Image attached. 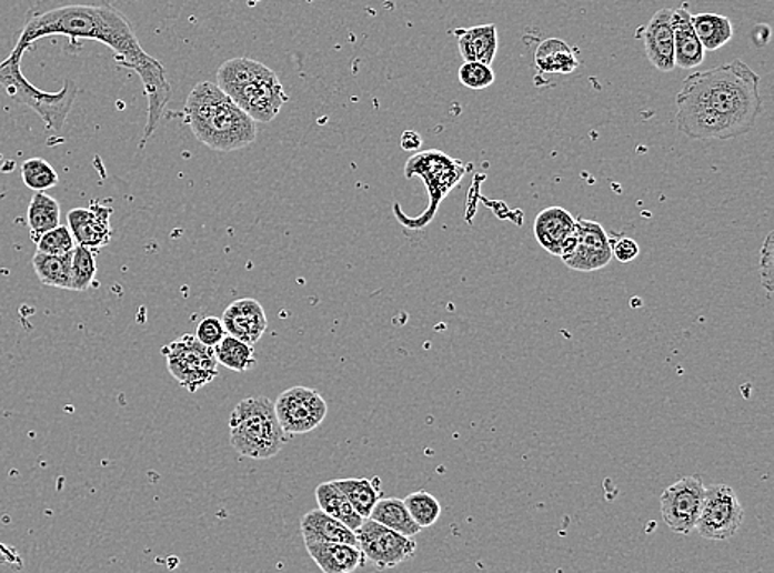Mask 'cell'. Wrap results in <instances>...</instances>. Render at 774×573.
I'll return each instance as SVG.
<instances>
[{
	"label": "cell",
	"mask_w": 774,
	"mask_h": 573,
	"mask_svg": "<svg viewBox=\"0 0 774 573\" xmlns=\"http://www.w3.org/2000/svg\"><path fill=\"white\" fill-rule=\"evenodd\" d=\"M52 36L68 37L70 46H77L80 40L103 43L117 53L122 68L139 74L148 98V124L142 138L145 144L168 110L172 88L164 64L142 49L128 17L110 0H37L27 12L9 57L22 60L37 40Z\"/></svg>",
	"instance_id": "cell-1"
},
{
	"label": "cell",
	"mask_w": 774,
	"mask_h": 573,
	"mask_svg": "<svg viewBox=\"0 0 774 573\" xmlns=\"http://www.w3.org/2000/svg\"><path fill=\"white\" fill-rule=\"evenodd\" d=\"M760 83L742 60L688 74L675 98L678 131L701 141L748 134L762 114Z\"/></svg>",
	"instance_id": "cell-2"
},
{
	"label": "cell",
	"mask_w": 774,
	"mask_h": 573,
	"mask_svg": "<svg viewBox=\"0 0 774 573\" xmlns=\"http://www.w3.org/2000/svg\"><path fill=\"white\" fill-rule=\"evenodd\" d=\"M183 114L197 141L213 151H240L257 141V121L210 81H200L193 87Z\"/></svg>",
	"instance_id": "cell-3"
},
{
	"label": "cell",
	"mask_w": 774,
	"mask_h": 573,
	"mask_svg": "<svg viewBox=\"0 0 774 573\" xmlns=\"http://www.w3.org/2000/svg\"><path fill=\"white\" fill-rule=\"evenodd\" d=\"M217 87L257 123H271L288 101L280 77L258 60H227L217 71Z\"/></svg>",
	"instance_id": "cell-4"
},
{
	"label": "cell",
	"mask_w": 774,
	"mask_h": 573,
	"mask_svg": "<svg viewBox=\"0 0 774 573\" xmlns=\"http://www.w3.org/2000/svg\"><path fill=\"white\" fill-rule=\"evenodd\" d=\"M229 425L230 443L241 456L270 460L287 445V432L280 425L274 403L268 396L241 400L230 416Z\"/></svg>",
	"instance_id": "cell-5"
},
{
	"label": "cell",
	"mask_w": 774,
	"mask_h": 573,
	"mask_svg": "<svg viewBox=\"0 0 774 573\" xmlns=\"http://www.w3.org/2000/svg\"><path fill=\"white\" fill-rule=\"evenodd\" d=\"M470 171L463 161L451 158L438 149L421 151L413 154L405 164V178H418L423 181L428 192V207L418 217H406L399 203L393 205L396 220L409 230H423L428 223L433 222L441 202L450 195V192L463 181Z\"/></svg>",
	"instance_id": "cell-6"
},
{
	"label": "cell",
	"mask_w": 774,
	"mask_h": 573,
	"mask_svg": "<svg viewBox=\"0 0 774 573\" xmlns=\"http://www.w3.org/2000/svg\"><path fill=\"white\" fill-rule=\"evenodd\" d=\"M0 84L13 101L36 111L47 129L56 132L61 131L67 123L78 93V87L71 80L64 81V87L57 93L39 90L22 73V60L12 57H7L0 63Z\"/></svg>",
	"instance_id": "cell-7"
},
{
	"label": "cell",
	"mask_w": 774,
	"mask_h": 573,
	"mask_svg": "<svg viewBox=\"0 0 774 573\" xmlns=\"http://www.w3.org/2000/svg\"><path fill=\"white\" fill-rule=\"evenodd\" d=\"M161 352L172 378L189 392L203 389L219 375L215 352L203 345L195 334H183L178 341L164 345Z\"/></svg>",
	"instance_id": "cell-8"
},
{
	"label": "cell",
	"mask_w": 774,
	"mask_h": 573,
	"mask_svg": "<svg viewBox=\"0 0 774 573\" xmlns=\"http://www.w3.org/2000/svg\"><path fill=\"white\" fill-rule=\"evenodd\" d=\"M743 524V506L735 490L728 484H712L705 487L704 503L698 514V534L708 541H726L740 531Z\"/></svg>",
	"instance_id": "cell-9"
},
{
	"label": "cell",
	"mask_w": 774,
	"mask_h": 573,
	"mask_svg": "<svg viewBox=\"0 0 774 573\" xmlns=\"http://www.w3.org/2000/svg\"><path fill=\"white\" fill-rule=\"evenodd\" d=\"M358 547L380 571L396 567L415 555L416 542L373 519H363L355 531Z\"/></svg>",
	"instance_id": "cell-10"
},
{
	"label": "cell",
	"mask_w": 774,
	"mask_h": 573,
	"mask_svg": "<svg viewBox=\"0 0 774 573\" xmlns=\"http://www.w3.org/2000/svg\"><path fill=\"white\" fill-rule=\"evenodd\" d=\"M274 412L287 435H305L324 422L328 403L314 389L291 386L278 396Z\"/></svg>",
	"instance_id": "cell-11"
},
{
	"label": "cell",
	"mask_w": 774,
	"mask_h": 573,
	"mask_svg": "<svg viewBox=\"0 0 774 573\" xmlns=\"http://www.w3.org/2000/svg\"><path fill=\"white\" fill-rule=\"evenodd\" d=\"M705 484L702 476H685L661 494V514L665 525L677 534H691L697 524Z\"/></svg>",
	"instance_id": "cell-12"
},
{
	"label": "cell",
	"mask_w": 774,
	"mask_h": 573,
	"mask_svg": "<svg viewBox=\"0 0 774 573\" xmlns=\"http://www.w3.org/2000/svg\"><path fill=\"white\" fill-rule=\"evenodd\" d=\"M563 263L576 271H596L613 260L611 240L603 225L595 220L576 219V239L569 252L563 253Z\"/></svg>",
	"instance_id": "cell-13"
},
{
	"label": "cell",
	"mask_w": 774,
	"mask_h": 573,
	"mask_svg": "<svg viewBox=\"0 0 774 573\" xmlns=\"http://www.w3.org/2000/svg\"><path fill=\"white\" fill-rule=\"evenodd\" d=\"M111 215L113 209L100 202H91L87 209L71 210L67 217L68 229L77 245L87 247L93 252L110 245L113 237Z\"/></svg>",
	"instance_id": "cell-14"
},
{
	"label": "cell",
	"mask_w": 774,
	"mask_h": 573,
	"mask_svg": "<svg viewBox=\"0 0 774 573\" xmlns=\"http://www.w3.org/2000/svg\"><path fill=\"white\" fill-rule=\"evenodd\" d=\"M637 39L643 40L644 50L651 64L659 71L674 70V30H672V9L657 10L650 23L640 27Z\"/></svg>",
	"instance_id": "cell-15"
},
{
	"label": "cell",
	"mask_w": 774,
	"mask_h": 573,
	"mask_svg": "<svg viewBox=\"0 0 774 573\" xmlns=\"http://www.w3.org/2000/svg\"><path fill=\"white\" fill-rule=\"evenodd\" d=\"M227 334L254 345L268 329V316L260 301L253 298H241L229 304L222 316Z\"/></svg>",
	"instance_id": "cell-16"
},
{
	"label": "cell",
	"mask_w": 774,
	"mask_h": 573,
	"mask_svg": "<svg viewBox=\"0 0 774 573\" xmlns=\"http://www.w3.org/2000/svg\"><path fill=\"white\" fill-rule=\"evenodd\" d=\"M534 235L550 255H562L563 249L575 239L576 219L562 207H549L536 215Z\"/></svg>",
	"instance_id": "cell-17"
},
{
	"label": "cell",
	"mask_w": 774,
	"mask_h": 573,
	"mask_svg": "<svg viewBox=\"0 0 774 573\" xmlns=\"http://www.w3.org/2000/svg\"><path fill=\"white\" fill-rule=\"evenodd\" d=\"M305 551L324 573H351L362 567L365 555L344 542L304 541Z\"/></svg>",
	"instance_id": "cell-18"
},
{
	"label": "cell",
	"mask_w": 774,
	"mask_h": 573,
	"mask_svg": "<svg viewBox=\"0 0 774 573\" xmlns=\"http://www.w3.org/2000/svg\"><path fill=\"white\" fill-rule=\"evenodd\" d=\"M692 13L687 6L672 10L674 30V63L682 70H692L704 62L705 50L692 27Z\"/></svg>",
	"instance_id": "cell-19"
},
{
	"label": "cell",
	"mask_w": 774,
	"mask_h": 573,
	"mask_svg": "<svg viewBox=\"0 0 774 573\" xmlns=\"http://www.w3.org/2000/svg\"><path fill=\"white\" fill-rule=\"evenodd\" d=\"M456 39L464 62H494L499 49L497 27L494 23L456 30Z\"/></svg>",
	"instance_id": "cell-20"
},
{
	"label": "cell",
	"mask_w": 774,
	"mask_h": 573,
	"mask_svg": "<svg viewBox=\"0 0 774 573\" xmlns=\"http://www.w3.org/2000/svg\"><path fill=\"white\" fill-rule=\"evenodd\" d=\"M301 532L304 541L344 542L358 545V535L344 522L332 517L322 510L309 511L302 515Z\"/></svg>",
	"instance_id": "cell-21"
},
{
	"label": "cell",
	"mask_w": 774,
	"mask_h": 573,
	"mask_svg": "<svg viewBox=\"0 0 774 573\" xmlns=\"http://www.w3.org/2000/svg\"><path fill=\"white\" fill-rule=\"evenodd\" d=\"M535 67L542 73L570 74L579 68V59L569 43L560 39H549L536 47Z\"/></svg>",
	"instance_id": "cell-22"
},
{
	"label": "cell",
	"mask_w": 774,
	"mask_h": 573,
	"mask_svg": "<svg viewBox=\"0 0 774 573\" xmlns=\"http://www.w3.org/2000/svg\"><path fill=\"white\" fill-rule=\"evenodd\" d=\"M369 517L406 537H415L421 532L420 525L413 521L412 514L406 510L405 501L399 497H380Z\"/></svg>",
	"instance_id": "cell-23"
},
{
	"label": "cell",
	"mask_w": 774,
	"mask_h": 573,
	"mask_svg": "<svg viewBox=\"0 0 774 573\" xmlns=\"http://www.w3.org/2000/svg\"><path fill=\"white\" fill-rule=\"evenodd\" d=\"M315 501H318L319 510L328 512L332 517L344 522L352 531H358L360 525H362V515L355 511L351 501L344 496V493L332 481L319 484L318 490H315Z\"/></svg>",
	"instance_id": "cell-24"
},
{
	"label": "cell",
	"mask_w": 774,
	"mask_h": 573,
	"mask_svg": "<svg viewBox=\"0 0 774 573\" xmlns=\"http://www.w3.org/2000/svg\"><path fill=\"white\" fill-rule=\"evenodd\" d=\"M691 20L702 47L708 52L722 49L732 40L733 26L728 17L718 16V13H697L692 16Z\"/></svg>",
	"instance_id": "cell-25"
},
{
	"label": "cell",
	"mask_w": 774,
	"mask_h": 573,
	"mask_svg": "<svg viewBox=\"0 0 774 573\" xmlns=\"http://www.w3.org/2000/svg\"><path fill=\"white\" fill-rule=\"evenodd\" d=\"M27 223H29L33 242H37L43 233L50 232V230L59 227V200L53 199L49 193L36 192V195L30 200L29 210H27Z\"/></svg>",
	"instance_id": "cell-26"
},
{
	"label": "cell",
	"mask_w": 774,
	"mask_h": 573,
	"mask_svg": "<svg viewBox=\"0 0 774 573\" xmlns=\"http://www.w3.org/2000/svg\"><path fill=\"white\" fill-rule=\"evenodd\" d=\"M71 260H73V252L64 253V255L37 252L32 258V264L37 277L46 286L70 290Z\"/></svg>",
	"instance_id": "cell-27"
},
{
	"label": "cell",
	"mask_w": 774,
	"mask_h": 573,
	"mask_svg": "<svg viewBox=\"0 0 774 573\" xmlns=\"http://www.w3.org/2000/svg\"><path fill=\"white\" fill-rule=\"evenodd\" d=\"M332 483L344 493V496L351 501L352 506L355 507V511H358L363 519L369 517L376 501L382 497L379 478H375V480H369V478H349V480H332Z\"/></svg>",
	"instance_id": "cell-28"
},
{
	"label": "cell",
	"mask_w": 774,
	"mask_h": 573,
	"mask_svg": "<svg viewBox=\"0 0 774 573\" xmlns=\"http://www.w3.org/2000/svg\"><path fill=\"white\" fill-rule=\"evenodd\" d=\"M217 362L223 368L230 369L233 372H248L257 365V355H254L253 345L227 334L220 341L219 345L213 348Z\"/></svg>",
	"instance_id": "cell-29"
},
{
	"label": "cell",
	"mask_w": 774,
	"mask_h": 573,
	"mask_svg": "<svg viewBox=\"0 0 774 573\" xmlns=\"http://www.w3.org/2000/svg\"><path fill=\"white\" fill-rule=\"evenodd\" d=\"M23 184L36 192H46L59 185V174L52 164L42 158L27 159L20 168Z\"/></svg>",
	"instance_id": "cell-30"
},
{
	"label": "cell",
	"mask_w": 774,
	"mask_h": 573,
	"mask_svg": "<svg viewBox=\"0 0 774 573\" xmlns=\"http://www.w3.org/2000/svg\"><path fill=\"white\" fill-rule=\"evenodd\" d=\"M97 261L93 250L77 245L71 260V291H87L97 278Z\"/></svg>",
	"instance_id": "cell-31"
},
{
	"label": "cell",
	"mask_w": 774,
	"mask_h": 573,
	"mask_svg": "<svg viewBox=\"0 0 774 573\" xmlns=\"http://www.w3.org/2000/svg\"><path fill=\"white\" fill-rule=\"evenodd\" d=\"M403 501H405L406 510L412 514L413 521L421 529L431 527L440 519V501L433 494L428 493V491H416V493L409 494Z\"/></svg>",
	"instance_id": "cell-32"
},
{
	"label": "cell",
	"mask_w": 774,
	"mask_h": 573,
	"mask_svg": "<svg viewBox=\"0 0 774 573\" xmlns=\"http://www.w3.org/2000/svg\"><path fill=\"white\" fill-rule=\"evenodd\" d=\"M37 252L49 253V255H64L73 252L77 242L71 235L70 229L64 225L56 227L50 232L43 233L36 242Z\"/></svg>",
	"instance_id": "cell-33"
},
{
	"label": "cell",
	"mask_w": 774,
	"mask_h": 573,
	"mask_svg": "<svg viewBox=\"0 0 774 573\" xmlns=\"http://www.w3.org/2000/svg\"><path fill=\"white\" fill-rule=\"evenodd\" d=\"M461 84L470 88V90H484L494 83L495 74L492 71L491 64L481 62H466L460 68Z\"/></svg>",
	"instance_id": "cell-34"
},
{
	"label": "cell",
	"mask_w": 774,
	"mask_h": 573,
	"mask_svg": "<svg viewBox=\"0 0 774 573\" xmlns=\"http://www.w3.org/2000/svg\"><path fill=\"white\" fill-rule=\"evenodd\" d=\"M227 335L222 318L207 316L197 325L195 338L207 348L213 349Z\"/></svg>",
	"instance_id": "cell-35"
},
{
	"label": "cell",
	"mask_w": 774,
	"mask_h": 573,
	"mask_svg": "<svg viewBox=\"0 0 774 573\" xmlns=\"http://www.w3.org/2000/svg\"><path fill=\"white\" fill-rule=\"evenodd\" d=\"M611 252L620 263H631L640 257V245H637L636 240L630 239V237H621L614 242L611 240Z\"/></svg>",
	"instance_id": "cell-36"
},
{
	"label": "cell",
	"mask_w": 774,
	"mask_h": 573,
	"mask_svg": "<svg viewBox=\"0 0 774 573\" xmlns=\"http://www.w3.org/2000/svg\"><path fill=\"white\" fill-rule=\"evenodd\" d=\"M773 233H770L762 249V260H760V264H762V280L766 290H768V294L773 293Z\"/></svg>",
	"instance_id": "cell-37"
},
{
	"label": "cell",
	"mask_w": 774,
	"mask_h": 573,
	"mask_svg": "<svg viewBox=\"0 0 774 573\" xmlns=\"http://www.w3.org/2000/svg\"><path fill=\"white\" fill-rule=\"evenodd\" d=\"M400 145H402L403 151H420L421 145H423V139L416 131H405L402 138H400Z\"/></svg>",
	"instance_id": "cell-38"
},
{
	"label": "cell",
	"mask_w": 774,
	"mask_h": 573,
	"mask_svg": "<svg viewBox=\"0 0 774 573\" xmlns=\"http://www.w3.org/2000/svg\"><path fill=\"white\" fill-rule=\"evenodd\" d=\"M770 36H772V29H770L768 26H756L755 29H753V40H755L758 47L766 46Z\"/></svg>",
	"instance_id": "cell-39"
}]
</instances>
